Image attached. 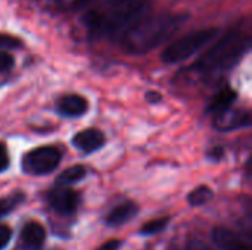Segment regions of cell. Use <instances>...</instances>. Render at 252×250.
<instances>
[{
  "label": "cell",
  "mask_w": 252,
  "mask_h": 250,
  "mask_svg": "<svg viewBox=\"0 0 252 250\" xmlns=\"http://www.w3.org/2000/svg\"><path fill=\"white\" fill-rule=\"evenodd\" d=\"M213 242L223 250H251L248 243H245L235 231L229 230L227 227L214 228Z\"/></svg>",
  "instance_id": "obj_9"
},
{
  "label": "cell",
  "mask_w": 252,
  "mask_h": 250,
  "mask_svg": "<svg viewBox=\"0 0 252 250\" xmlns=\"http://www.w3.org/2000/svg\"><path fill=\"white\" fill-rule=\"evenodd\" d=\"M24 200V194L22 193H13L10 196L1 197L0 199V218L7 215L13 208H16L21 202Z\"/></svg>",
  "instance_id": "obj_16"
},
{
  "label": "cell",
  "mask_w": 252,
  "mask_h": 250,
  "mask_svg": "<svg viewBox=\"0 0 252 250\" xmlns=\"http://www.w3.org/2000/svg\"><path fill=\"white\" fill-rule=\"evenodd\" d=\"M137 214V205L133 202H124L114 208L108 217H106V224L111 227H120L126 222H128L134 215Z\"/></svg>",
  "instance_id": "obj_12"
},
{
  "label": "cell",
  "mask_w": 252,
  "mask_h": 250,
  "mask_svg": "<svg viewBox=\"0 0 252 250\" xmlns=\"http://www.w3.org/2000/svg\"><path fill=\"white\" fill-rule=\"evenodd\" d=\"M46 239V233L44 228L35 222H27L21 231V243L25 250H40Z\"/></svg>",
  "instance_id": "obj_11"
},
{
  "label": "cell",
  "mask_w": 252,
  "mask_h": 250,
  "mask_svg": "<svg viewBox=\"0 0 252 250\" xmlns=\"http://www.w3.org/2000/svg\"><path fill=\"white\" fill-rule=\"evenodd\" d=\"M84 177H86V168L81 167V165H75V167H71V168L65 169L63 172H61L58 175L56 186H69V184L78 183Z\"/></svg>",
  "instance_id": "obj_14"
},
{
  "label": "cell",
  "mask_w": 252,
  "mask_h": 250,
  "mask_svg": "<svg viewBox=\"0 0 252 250\" xmlns=\"http://www.w3.org/2000/svg\"><path fill=\"white\" fill-rule=\"evenodd\" d=\"M13 56L6 53V52H0V72H6L13 66Z\"/></svg>",
  "instance_id": "obj_19"
},
{
  "label": "cell",
  "mask_w": 252,
  "mask_h": 250,
  "mask_svg": "<svg viewBox=\"0 0 252 250\" xmlns=\"http://www.w3.org/2000/svg\"><path fill=\"white\" fill-rule=\"evenodd\" d=\"M146 99H148L149 102H152V103H157V102L161 100V94L157 93V91H148V93H146Z\"/></svg>",
  "instance_id": "obj_25"
},
{
  "label": "cell",
  "mask_w": 252,
  "mask_h": 250,
  "mask_svg": "<svg viewBox=\"0 0 252 250\" xmlns=\"http://www.w3.org/2000/svg\"><path fill=\"white\" fill-rule=\"evenodd\" d=\"M72 144H74V147H77L78 150H81L84 153H92L105 144V136L102 131L94 130V128L83 130L74 136Z\"/></svg>",
  "instance_id": "obj_8"
},
{
  "label": "cell",
  "mask_w": 252,
  "mask_h": 250,
  "mask_svg": "<svg viewBox=\"0 0 252 250\" xmlns=\"http://www.w3.org/2000/svg\"><path fill=\"white\" fill-rule=\"evenodd\" d=\"M214 197V193L210 187L207 186H199L195 190H192L188 196V202L192 206H202L205 203H208L211 199Z\"/></svg>",
  "instance_id": "obj_15"
},
{
  "label": "cell",
  "mask_w": 252,
  "mask_h": 250,
  "mask_svg": "<svg viewBox=\"0 0 252 250\" xmlns=\"http://www.w3.org/2000/svg\"><path fill=\"white\" fill-rule=\"evenodd\" d=\"M22 41L13 35H7V34H0V49H16L21 47Z\"/></svg>",
  "instance_id": "obj_18"
},
{
  "label": "cell",
  "mask_w": 252,
  "mask_h": 250,
  "mask_svg": "<svg viewBox=\"0 0 252 250\" xmlns=\"http://www.w3.org/2000/svg\"><path fill=\"white\" fill-rule=\"evenodd\" d=\"M170 222V218H159V220H154L148 224H145L142 228H140V233L142 234H146V236H151V234H157L159 231H162Z\"/></svg>",
  "instance_id": "obj_17"
},
{
  "label": "cell",
  "mask_w": 252,
  "mask_h": 250,
  "mask_svg": "<svg viewBox=\"0 0 252 250\" xmlns=\"http://www.w3.org/2000/svg\"><path fill=\"white\" fill-rule=\"evenodd\" d=\"M185 250H214L213 248H210L208 245L199 242V240H190L186 246Z\"/></svg>",
  "instance_id": "obj_22"
},
{
  "label": "cell",
  "mask_w": 252,
  "mask_h": 250,
  "mask_svg": "<svg viewBox=\"0 0 252 250\" xmlns=\"http://www.w3.org/2000/svg\"><path fill=\"white\" fill-rule=\"evenodd\" d=\"M12 237V231L7 225H0V250L4 249Z\"/></svg>",
  "instance_id": "obj_20"
},
{
  "label": "cell",
  "mask_w": 252,
  "mask_h": 250,
  "mask_svg": "<svg viewBox=\"0 0 252 250\" xmlns=\"http://www.w3.org/2000/svg\"><path fill=\"white\" fill-rule=\"evenodd\" d=\"M213 125L220 131H230L236 128H244L251 125V115L248 111H238L232 106L220 113L214 115Z\"/></svg>",
  "instance_id": "obj_7"
},
{
  "label": "cell",
  "mask_w": 252,
  "mask_h": 250,
  "mask_svg": "<svg viewBox=\"0 0 252 250\" xmlns=\"http://www.w3.org/2000/svg\"><path fill=\"white\" fill-rule=\"evenodd\" d=\"M236 97H238L236 91L232 90L230 87H226V88H223L220 93L216 94V97H214V99L211 100V103L208 105V109H207V111H208L210 113H213V115L220 113V112L229 109V108L235 103Z\"/></svg>",
  "instance_id": "obj_13"
},
{
  "label": "cell",
  "mask_w": 252,
  "mask_h": 250,
  "mask_svg": "<svg viewBox=\"0 0 252 250\" xmlns=\"http://www.w3.org/2000/svg\"><path fill=\"white\" fill-rule=\"evenodd\" d=\"M251 38L239 31H232L217 40L199 59L189 68L198 74H214L233 68L250 50Z\"/></svg>",
  "instance_id": "obj_3"
},
{
  "label": "cell",
  "mask_w": 252,
  "mask_h": 250,
  "mask_svg": "<svg viewBox=\"0 0 252 250\" xmlns=\"http://www.w3.org/2000/svg\"><path fill=\"white\" fill-rule=\"evenodd\" d=\"M121 246V242L114 239V240H108L105 245H102L97 250H118V248Z\"/></svg>",
  "instance_id": "obj_23"
},
{
  "label": "cell",
  "mask_w": 252,
  "mask_h": 250,
  "mask_svg": "<svg viewBox=\"0 0 252 250\" xmlns=\"http://www.w3.org/2000/svg\"><path fill=\"white\" fill-rule=\"evenodd\" d=\"M221 155H223V150H221L220 147H216V149H213V150L208 153V156H210V158H213L214 161L220 159V158H221Z\"/></svg>",
  "instance_id": "obj_26"
},
{
  "label": "cell",
  "mask_w": 252,
  "mask_h": 250,
  "mask_svg": "<svg viewBox=\"0 0 252 250\" xmlns=\"http://www.w3.org/2000/svg\"><path fill=\"white\" fill-rule=\"evenodd\" d=\"M61 162V152L52 146L30 150L22 158V169L32 175H46L56 169Z\"/></svg>",
  "instance_id": "obj_5"
},
{
  "label": "cell",
  "mask_w": 252,
  "mask_h": 250,
  "mask_svg": "<svg viewBox=\"0 0 252 250\" xmlns=\"http://www.w3.org/2000/svg\"><path fill=\"white\" fill-rule=\"evenodd\" d=\"M56 108L59 113L69 118H77L87 112V100L80 94H66L56 102Z\"/></svg>",
  "instance_id": "obj_10"
},
{
  "label": "cell",
  "mask_w": 252,
  "mask_h": 250,
  "mask_svg": "<svg viewBox=\"0 0 252 250\" xmlns=\"http://www.w3.org/2000/svg\"><path fill=\"white\" fill-rule=\"evenodd\" d=\"M149 0H105L83 16V22L93 37L120 38L140 18L148 15Z\"/></svg>",
  "instance_id": "obj_1"
},
{
  "label": "cell",
  "mask_w": 252,
  "mask_h": 250,
  "mask_svg": "<svg viewBox=\"0 0 252 250\" xmlns=\"http://www.w3.org/2000/svg\"><path fill=\"white\" fill-rule=\"evenodd\" d=\"M94 0H72V9L75 10H81L84 7H87L89 4H92Z\"/></svg>",
  "instance_id": "obj_24"
},
{
  "label": "cell",
  "mask_w": 252,
  "mask_h": 250,
  "mask_svg": "<svg viewBox=\"0 0 252 250\" xmlns=\"http://www.w3.org/2000/svg\"><path fill=\"white\" fill-rule=\"evenodd\" d=\"M217 28H205V29H198L192 31L189 34H185L183 37L174 40L170 43L161 53V59L165 63H179L195 53H198L201 49L208 46L211 41H214L219 35Z\"/></svg>",
  "instance_id": "obj_4"
},
{
  "label": "cell",
  "mask_w": 252,
  "mask_h": 250,
  "mask_svg": "<svg viewBox=\"0 0 252 250\" xmlns=\"http://www.w3.org/2000/svg\"><path fill=\"white\" fill-rule=\"evenodd\" d=\"M186 19L188 16L179 13H162L157 16L145 15L118 38L121 49L131 55L148 53L167 43Z\"/></svg>",
  "instance_id": "obj_2"
},
{
  "label": "cell",
  "mask_w": 252,
  "mask_h": 250,
  "mask_svg": "<svg viewBox=\"0 0 252 250\" xmlns=\"http://www.w3.org/2000/svg\"><path fill=\"white\" fill-rule=\"evenodd\" d=\"M49 205L52 209L61 215H71L77 211L78 208V193L68 186H58L47 194Z\"/></svg>",
  "instance_id": "obj_6"
},
{
  "label": "cell",
  "mask_w": 252,
  "mask_h": 250,
  "mask_svg": "<svg viewBox=\"0 0 252 250\" xmlns=\"http://www.w3.org/2000/svg\"><path fill=\"white\" fill-rule=\"evenodd\" d=\"M9 167V155H7V149L4 144H0V172L7 169Z\"/></svg>",
  "instance_id": "obj_21"
}]
</instances>
